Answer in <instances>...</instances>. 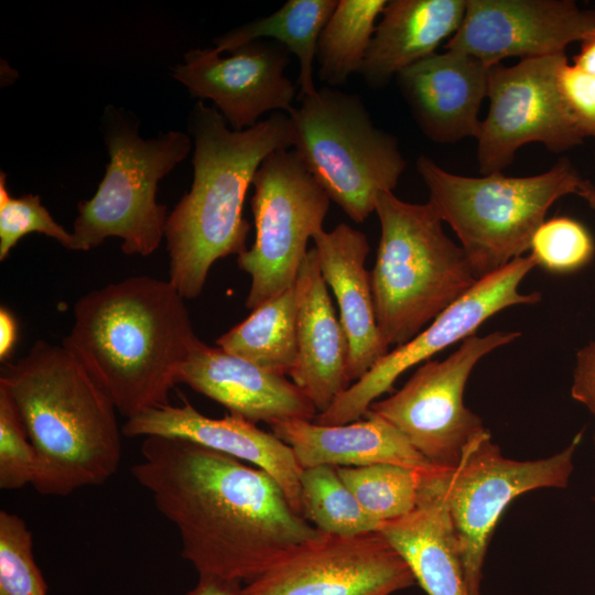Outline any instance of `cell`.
I'll return each mask as SVG.
<instances>
[{
	"label": "cell",
	"mask_w": 595,
	"mask_h": 595,
	"mask_svg": "<svg viewBox=\"0 0 595 595\" xmlns=\"http://www.w3.org/2000/svg\"><path fill=\"white\" fill-rule=\"evenodd\" d=\"M132 477L176 529L198 574L249 583L320 536L267 472L178 437L147 436Z\"/></svg>",
	"instance_id": "obj_1"
},
{
	"label": "cell",
	"mask_w": 595,
	"mask_h": 595,
	"mask_svg": "<svg viewBox=\"0 0 595 595\" xmlns=\"http://www.w3.org/2000/svg\"><path fill=\"white\" fill-rule=\"evenodd\" d=\"M185 299L171 283L130 277L83 295L65 346L130 419L169 404L199 338Z\"/></svg>",
	"instance_id": "obj_2"
},
{
	"label": "cell",
	"mask_w": 595,
	"mask_h": 595,
	"mask_svg": "<svg viewBox=\"0 0 595 595\" xmlns=\"http://www.w3.org/2000/svg\"><path fill=\"white\" fill-rule=\"evenodd\" d=\"M0 386L13 399L36 452L32 486L67 496L105 484L122 458V429L107 391L65 346L39 339L1 368Z\"/></svg>",
	"instance_id": "obj_3"
},
{
	"label": "cell",
	"mask_w": 595,
	"mask_h": 595,
	"mask_svg": "<svg viewBox=\"0 0 595 595\" xmlns=\"http://www.w3.org/2000/svg\"><path fill=\"white\" fill-rule=\"evenodd\" d=\"M194 138L191 190L167 216L170 281L184 299L197 298L212 266L247 250L250 224L244 202L262 161L294 143L289 115L274 112L251 128L229 129L221 113L197 101L188 117Z\"/></svg>",
	"instance_id": "obj_4"
},
{
	"label": "cell",
	"mask_w": 595,
	"mask_h": 595,
	"mask_svg": "<svg viewBox=\"0 0 595 595\" xmlns=\"http://www.w3.org/2000/svg\"><path fill=\"white\" fill-rule=\"evenodd\" d=\"M381 228L370 284L377 324L386 343L402 345L469 291L477 279L463 248L444 231L429 203L393 192L378 195Z\"/></svg>",
	"instance_id": "obj_5"
},
{
	"label": "cell",
	"mask_w": 595,
	"mask_h": 595,
	"mask_svg": "<svg viewBox=\"0 0 595 595\" xmlns=\"http://www.w3.org/2000/svg\"><path fill=\"white\" fill-rule=\"evenodd\" d=\"M416 170L428 187V203L457 235L477 280L530 250L550 207L576 194L583 180L567 158L543 173L520 177L502 172L463 176L424 154Z\"/></svg>",
	"instance_id": "obj_6"
},
{
	"label": "cell",
	"mask_w": 595,
	"mask_h": 595,
	"mask_svg": "<svg viewBox=\"0 0 595 595\" xmlns=\"http://www.w3.org/2000/svg\"><path fill=\"white\" fill-rule=\"evenodd\" d=\"M129 110L107 106L100 119L109 162L95 195L78 203L75 250H90L108 237L122 239L126 255L149 256L165 236L166 206L156 202L161 178L190 153L191 137L171 130L148 140Z\"/></svg>",
	"instance_id": "obj_7"
},
{
	"label": "cell",
	"mask_w": 595,
	"mask_h": 595,
	"mask_svg": "<svg viewBox=\"0 0 595 595\" xmlns=\"http://www.w3.org/2000/svg\"><path fill=\"white\" fill-rule=\"evenodd\" d=\"M289 116L305 167L351 220L365 221L407 167L396 137L374 126L359 96L328 87L301 99Z\"/></svg>",
	"instance_id": "obj_8"
},
{
	"label": "cell",
	"mask_w": 595,
	"mask_h": 595,
	"mask_svg": "<svg viewBox=\"0 0 595 595\" xmlns=\"http://www.w3.org/2000/svg\"><path fill=\"white\" fill-rule=\"evenodd\" d=\"M252 185L256 238L237 257L238 267L251 279L245 303L250 310L295 284L307 242L323 230L331 203L294 150L270 153Z\"/></svg>",
	"instance_id": "obj_9"
},
{
	"label": "cell",
	"mask_w": 595,
	"mask_h": 595,
	"mask_svg": "<svg viewBox=\"0 0 595 595\" xmlns=\"http://www.w3.org/2000/svg\"><path fill=\"white\" fill-rule=\"evenodd\" d=\"M582 440L583 431L550 457L517 461L502 455L488 431L465 450L454 468L443 469L446 505L473 595H482L487 547L507 506L530 490L566 487Z\"/></svg>",
	"instance_id": "obj_10"
},
{
	"label": "cell",
	"mask_w": 595,
	"mask_h": 595,
	"mask_svg": "<svg viewBox=\"0 0 595 595\" xmlns=\"http://www.w3.org/2000/svg\"><path fill=\"white\" fill-rule=\"evenodd\" d=\"M518 337L519 332L501 331L473 335L447 358L428 360L401 389L375 401L367 412L393 425L433 467L452 469L465 450L488 432L464 404L468 377L484 356Z\"/></svg>",
	"instance_id": "obj_11"
},
{
	"label": "cell",
	"mask_w": 595,
	"mask_h": 595,
	"mask_svg": "<svg viewBox=\"0 0 595 595\" xmlns=\"http://www.w3.org/2000/svg\"><path fill=\"white\" fill-rule=\"evenodd\" d=\"M566 58L562 53L490 68L488 112L476 138L480 173L502 172L531 142L555 153L584 142L559 89L558 72Z\"/></svg>",
	"instance_id": "obj_12"
},
{
	"label": "cell",
	"mask_w": 595,
	"mask_h": 595,
	"mask_svg": "<svg viewBox=\"0 0 595 595\" xmlns=\"http://www.w3.org/2000/svg\"><path fill=\"white\" fill-rule=\"evenodd\" d=\"M534 267L537 262L531 255L522 256L478 279L469 291L440 313L426 328L389 350L313 421L321 425H340L360 420L376 399L391 391L396 380L411 367L475 335L477 328L499 311L538 303L541 300L539 292L519 291L521 281Z\"/></svg>",
	"instance_id": "obj_13"
},
{
	"label": "cell",
	"mask_w": 595,
	"mask_h": 595,
	"mask_svg": "<svg viewBox=\"0 0 595 595\" xmlns=\"http://www.w3.org/2000/svg\"><path fill=\"white\" fill-rule=\"evenodd\" d=\"M415 584L379 531L321 533L244 586L245 595H392Z\"/></svg>",
	"instance_id": "obj_14"
},
{
	"label": "cell",
	"mask_w": 595,
	"mask_h": 595,
	"mask_svg": "<svg viewBox=\"0 0 595 595\" xmlns=\"http://www.w3.org/2000/svg\"><path fill=\"white\" fill-rule=\"evenodd\" d=\"M595 32V10L572 0H466L463 21L445 48L488 67L502 60L565 53Z\"/></svg>",
	"instance_id": "obj_15"
},
{
	"label": "cell",
	"mask_w": 595,
	"mask_h": 595,
	"mask_svg": "<svg viewBox=\"0 0 595 595\" xmlns=\"http://www.w3.org/2000/svg\"><path fill=\"white\" fill-rule=\"evenodd\" d=\"M289 51L283 45L250 42L230 56L214 47L193 48L172 69L193 97L210 99L232 130L253 127L271 110L290 115L295 86L284 75Z\"/></svg>",
	"instance_id": "obj_16"
},
{
	"label": "cell",
	"mask_w": 595,
	"mask_h": 595,
	"mask_svg": "<svg viewBox=\"0 0 595 595\" xmlns=\"http://www.w3.org/2000/svg\"><path fill=\"white\" fill-rule=\"evenodd\" d=\"M121 429L127 437L184 439L247 462L272 476L292 508L302 515L303 469L289 445L255 423L234 414L220 419L206 416L184 399L182 405L169 403L127 419Z\"/></svg>",
	"instance_id": "obj_17"
},
{
	"label": "cell",
	"mask_w": 595,
	"mask_h": 595,
	"mask_svg": "<svg viewBox=\"0 0 595 595\" xmlns=\"http://www.w3.org/2000/svg\"><path fill=\"white\" fill-rule=\"evenodd\" d=\"M490 68L473 56L446 50L405 68L397 79L421 131L445 144L477 138Z\"/></svg>",
	"instance_id": "obj_18"
},
{
	"label": "cell",
	"mask_w": 595,
	"mask_h": 595,
	"mask_svg": "<svg viewBox=\"0 0 595 595\" xmlns=\"http://www.w3.org/2000/svg\"><path fill=\"white\" fill-rule=\"evenodd\" d=\"M178 383L251 423L313 421L318 414L305 393L284 375L263 369L202 340L183 365Z\"/></svg>",
	"instance_id": "obj_19"
},
{
	"label": "cell",
	"mask_w": 595,
	"mask_h": 595,
	"mask_svg": "<svg viewBox=\"0 0 595 595\" xmlns=\"http://www.w3.org/2000/svg\"><path fill=\"white\" fill-rule=\"evenodd\" d=\"M379 532L428 595H473L446 505L443 469L423 470L415 508L383 522Z\"/></svg>",
	"instance_id": "obj_20"
},
{
	"label": "cell",
	"mask_w": 595,
	"mask_h": 595,
	"mask_svg": "<svg viewBox=\"0 0 595 595\" xmlns=\"http://www.w3.org/2000/svg\"><path fill=\"white\" fill-rule=\"evenodd\" d=\"M298 359L290 372L318 413L327 410L350 385L348 344L322 275L315 248L295 280Z\"/></svg>",
	"instance_id": "obj_21"
},
{
	"label": "cell",
	"mask_w": 595,
	"mask_h": 595,
	"mask_svg": "<svg viewBox=\"0 0 595 595\" xmlns=\"http://www.w3.org/2000/svg\"><path fill=\"white\" fill-rule=\"evenodd\" d=\"M322 275L331 286L348 344V378L360 379L389 351L377 324L370 272L365 262L370 247L366 235L338 224L313 237Z\"/></svg>",
	"instance_id": "obj_22"
},
{
	"label": "cell",
	"mask_w": 595,
	"mask_h": 595,
	"mask_svg": "<svg viewBox=\"0 0 595 595\" xmlns=\"http://www.w3.org/2000/svg\"><path fill=\"white\" fill-rule=\"evenodd\" d=\"M365 420L340 425L286 420L270 424L289 445L302 469L328 465L358 467L389 463L414 469L433 467L389 422L367 412Z\"/></svg>",
	"instance_id": "obj_23"
},
{
	"label": "cell",
	"mask_w": 595,
	"mask_h": 595,
	"mask_svg": "<svg viewBox=\"0 0 595 595\" xmlns=\"http://www.w3.org/2000/svg\"><path fill=\"white\" fill-rule=\"evenodd\" d=\"M466 0H391L376 25L359 71L371 88L436 53L458 30Z\"/></svg>",
	"instance_id": "obj_24"
},
{
	"label": "cell",
	"mask_w": 595,
	"mask_h": 595,
	"mask_svg": "<svg viewBox=\"0 0 595 595\" xmlns=\"http://www.w3.org/2000/svg\"><path fill=\"white\" fill-rule=\"evenodd\" d=\"M336 0H289L272 14L244 24L214 40L215 50L235 52L239 47L270 37L299 58L300 99L314 95L313 66L320 34L337 6Z\"/></svg>",
	"instance_id": "obj_25"
},
{
	"label": "cell",
	"mask_w": 595,
	"mask_h": 595,
	"mask_svg": "<svg viewBox=\"0 0 595 595\" xmlns=\"http://www.w3.org/2000/svg\"><path fill=\"white\" fill-rule=\"evenodd\" d=\"M216 346L263 369L290 375L298 359L295 286L251 310L216 339Z\"/></svg>",
	"instance_id": "obj_26"
},
{
	"label": "cell",
	"mask_w": 595,
	"mask_h": 595,
	"mask_svg": "<svg viewBox=\"0 0 595 595\" xmlns=\"http://www.w3.org/2000/svg\"><path fill=\"white\" fill-rule=\"evenodd\" d=\"M386 0H340L317 42L318 77L329 86L344 85L359 73Z\"/></svg>",
	"instance_id": "obj_27"
},
{
	"label": "cell",
	"mask_w": 595,
	"mask_h": 595,
	"mask_svg": "<svg viewBox=\"0 0 595 595\" xmlns=\"http://www.w3.org/2000/svg\"><path fill=\"white\" fill-rule=\"evenodd\" d=\"M300 484L302 515L320 532L355 536L379 531L381 523L364 510L336 467L321 465L304 468Z\"/></svg>",
	"instance_id": "obj_28"
},
{
	"label": "cell",
	"mask_w": 595,
	"mask_h": 595,
	"mask_svg": "<svg viewBox=\"0 0 595 595\" xmlns=\"http://www.w3.org/2000/svg\"><path fill=\"white\" fill-rule=\"evenodd\" d=\"M336 469L364 510L381 524L415 508L425 470L389 463Z\"/></svg>",
	"instance_id": "obj_29"
},
{
	"label": "cell",
	"mask_w": 595,
	"mask_h": 595,
	"mask_svg": "<svg viewBox=\"0 0 595 595\" xmlns=\"http://www.w3.org/2000/svg\"><path fill=\"white\" fill-rule=\"evenodd\" d=\"M48 586L33 555L25 521L0 511V595H47Z\"/></svg>",
	"instance_id": "obj_30"
},
{
	"label": "cell",
	"mask_w": 595,
	"mask_h": 595,
	"mask_svg": "<svg viewBox=\"0 0 595 595\" xmlns=\"http://www.w3.org/2000/svg\"><path fill=\"white\" fill-rule=\"evenodd\" d=\"M531 256L544 269L567 273L585 267L595 253L587 228L574 218L559 216L544 220L531 240Z\"/></svg>",
	"instance_id": "obj_31"
},
{
	"label": "cell",
	"mask_w": 595,
	"mask_h": 595,
	"mask_svg": "<svg viewBox=\"0 0 595 595\" xmlns=\"http://www.w3.org/2000/svg\"><path fill=\"white\" fill-rule=\"evenodd\" d=\"M37 232L57 240L67 249L75 250L73 232L56 223L47 208L42 205L41 197L26 194L13 197L7 188V175L0 173V260L3 261L10 251L24 236Z\"/></svg>",
	"instance_id": "obj_32"
},
{
	"label": "cell",
	"mask_w": 595,
	"mask_h": 595,
	"mask_svg": "<svg viewBox=\"0 0 595 595\" xmlns=\"http://www.w3.org/2000/svg\"><path fill=\"white\" fill-rule=\"evenodd\" d=\"M35 470V448L13 399L0 386V488L32 485Z\"/></svg>",
	"instance_id": "obj_33"
},
{
	"label": "cell",
	"mask_w": 595,
	"mask_h": 595,
	"mask_svg": "<svg viewBox=\"0 0 595 595\" xmlns=\"http://www.w3.org/2000/svg\"><path fill=\"white\" fill-rule=\"evenodd\" d=\"M558 84L566 108L585 138L595 139V76L566 58L559 68Z\"/></svg>",
	"instance_id": "obj_34"
},
{
	"label": "cell",
	"mask_w": 595,
	"mask_h": 595,
	"mask_svg": "<svg viewBox=\"0 0 595 595\" xmlns=\"http://www.w3.org/2000/svg\"><path fill=\"white\" fill-rule=\"evenodd\" d=\"M571 396L595 415V340L576 354Z\"/></svg>",
	"instance_id": "obj_35"
},
{
	"label": "cell",
	"mask_w": 595,
	"mask_h": 595,
	"mask_svg": "<svg viewBox=\"0 0 595 595\" xmlns=\"http://www.w3.org/2000/svg\"><path fill=\"white\" fill-rule=\"evenodd\" d=\"M242 582L210 574H198L195 586L184 595H245Z\"/></svg>",
	"instance_id": "obj_36"
},
{
	"label": "cell",
	"mask_w": 595,
	"mask_h": 595,
	"mask_svg": "<svg viewBox=\"0 0 595 595\" xmlns=\"http://www.w3.org/2000/svg\"><path fill=\"white\" fill-rule=\"evenodd\" d=\"M18 338V324L12 312L6 307H0V360L8 363L11 357Z\"/></svg>",
	"instance_id": "obj_37"
},
{
	"label": "cell",
	"mask_w": 595,
	"mask_h": 595,
	"mask_svg": "<svg viewBox=\"0 0 595 595\" xmlns=\"http://www.w3.org/2000/svg\"><path fill=\"white\" fill-rule=\"evenodd\" d=\"M573 64L595 76V32L581 42L580 51L573 57Z\"/></svg>",
	"instance_id": "obj_38"
},
{
	"label": "cell",
	"mask_w": 595,
	"mask_h": 595,
	"mask_svg": "<svg viewBox=\"0 0 595 595\" xmlns=\"http://www.w3.org/2000/svg\"><path fill=\"white\" fill-rule=\"evenodd\" d=\"M576 195L583 198L587 205L595 210V184L592 181L583 178Z\"/></svg>",
	"instance_id": "obj_39"
},
{
	"label": "cell",
	"mask_w": 595,
	"mask_h": 595,
	"mask_svg": "<svg viewBox=\"0 0 595 595\" xmlns=\"http://www.w3.org/2000/svg\"><path fill=\"white\" fill-rule=\"evenodd\" d=\"M594 162H595V150H594Z\"/></svg>",
	"instance_id": "obj_40"
}]
</instances>
